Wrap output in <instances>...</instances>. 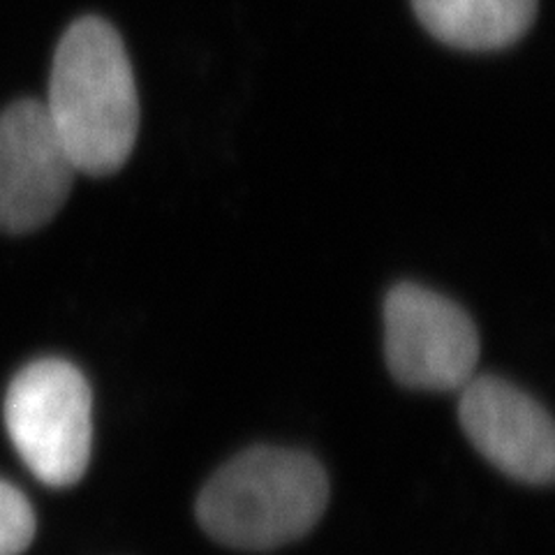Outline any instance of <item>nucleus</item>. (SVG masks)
Returning a JSON list of instances; mask_svg holds the SVG:
<instances>
[{
  "label": "nucleus",
  "instance_id": "nucleus-1",
  "mask_svg": "<svg viewBox=\"0 0 555 555\" xmlns=\"http://www.w3.org/2000/svg\"><path fill=\"white\" fill-rule=\"evenodd\" d=\"M42 104L77 171L107 177L126 165L139 132V98L114 26L83 16L63 33Z\"/></svg>",
  "mask_w": 555,
  "mask_h": 555
},
{
  "label": "nucleus",
  "instance_id": "nucleus-2",
  "mask_svg": "<svg viewBox=\"0 0 555 555\" xmlns=\"http://www.w3.org/2000/svg\"><path fill=\"white\" fill-rule=\"evenodd\" d=\"M328 502L322 465L301 451L255 447L208 479L197 500L199 526L216 542L269 551L304 537Z\"/></svg>",
  "mask_w": 555,
  "mask_h": 555
},
{
  "label": "nucleus",
  "instance_id": "nucleus-3",
  "mask_svg": "<svg viewBox=\"0 0 555 555\" xmlns=\"http://www.w3.org/2000/svg\"><path fill=\"white\" fill-rule=\"evenodd\" d=\"M5 426L16 454L42 483H77L93 442L89 382L65 359L28 363L8 387Z\"/></svg>",
  "mask_w": 555,
  "mask_h": 555
},
{
  "label": "nucleus",
  "instance_id": "nucleus-4",
  "mask_svg": "<svg viewBox=\"0 0 555 555\" xmlns=\"http://www.w3.org/2000/svg\"><path fill=\"white\" fill-rule=\"evenodd\" d=\"M385 357L403 387L454 391L477 375L479 336L454 301L403 283L385 301Z\"/></svg>",
  "mask_w": 555,
  "mask_h": 555
},
{
  "label": "nucleus",
  "instance_id": "nucleus-5",
  "mask_svg": "<svg viewBox=\"0 0 555 555\" xmlns=\"http://www.w3.org/2000/svg\"><path fill=\"white\" fill-rule=\"evenodd\" d=\"M77 169L56 137L44 104L20 100L0 114V232L28 234L54 218Z\"/></svg>",
  "mask_w": 555,
  "mask_h": 555
},
{
  "label": "nucleus",
  "instance_id": "nucleus-6",
  "mask_svg": "<svg viewBox=\"0 0 555 555\" xmlns=\"http://www.w3.org/2000/svg\"><path fill=\"white\" fill-rule=\"evenodd\" d=\"M465 436L498 470L526 483H548L555 470V430L548 412L526 391L493 375H475L461 389Z\"/></svg>",
  "mask_w": 555,
  "mask_h": 555
},
{
  "label": "nucleus",
  "instance_id": "nucleus-7",
  "mask_svg": "<svg viewBox=\"0 0 555 555\" xmlns=\"http://www.w3.org/2000/svg\"><path fill=\"white\" fill-rule=\"evenodd\" d=\"M412 5L433 38L465 51L509 47L537 12V0H412Z\"/></svg>",
  "mask_w": 555,
  "mask_h": 555
},
{
  "label": "nucleus",
  "instance_id": "nucleus-8",
  "mask_svg": "<svg viewBox=\"0 0 555 555\" xmlns=\"http://www.w3.org/2000/svg\"><path fill=\"white\" fill-rule=\"evenodd\" d=\"M35 537V514L26 495L0 479V555H22Z\"/></svg>",
  "mask_w": 555,
  "mask_h": 555
}]
</instances>
